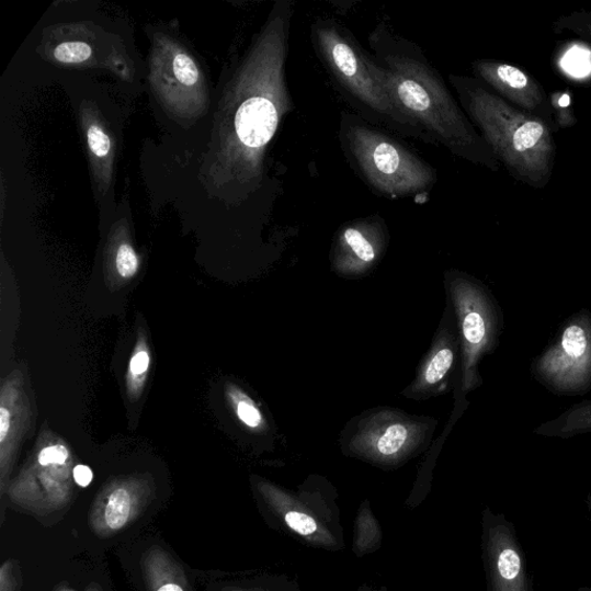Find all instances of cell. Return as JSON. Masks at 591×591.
Masks as SVG:
<instances>
[{
    "mask_svg": "<svg viewBox=\"0 0 591 591\" xmlns=\"http://www.w3.org/2000/svg\"><path fill=\"white\" fill-rule=\"evenodd\" d=\"M364 55L393 104L432 141L441 143L457 158L500 170L491 148L425 60L399 49L378 52L375 57Z\"/></svg>",
    "mask_w": 591,
    "mask_h": 591,
    "instance_id": "6da1fadb",
    "label": "cell"
},
{
    "mask_svg": "<svg viewBox=\"0 0 591 591\" xmlns=\"http://www.w3.org/2000/svg\"><path fill=\"white\" fill-rule=\"evenodd\" d=\"M451 81L468 118L511 177L536 190L549 185L557 159L550 126L520 111L475 78L451 76Z\"/></svg>",
    "mask_w": 591,
    "mask_h": 591,
    "instance_id": "7a4b0ae2",
    "label": "cell"
},
{
    "mask_svg": "<svg viewBox=\"0 0 591 591\" xmlns=\"http://www.w3.org/2000/svg\"><path fill=\"white\" fill-rule=\"evenodd\" d=\"M345 137L366 182L387 198H407L435 184L436 173L431 166L377 128L350 123Z\"/></svg>",
    "mask_w": 591,
    "mask_h": 591,
    "instance_id": "3957f363",
    "label": "cell"
},
{
    "mask_svg": "<svg viewBox=\"0 0 591 591\" xmlns=\"http://www.w3.org/2000/svg\"><path fill=\"white\" fill-rule=\"evenodd\" d=\"M320 54L344 90L394 128L416 138L423 130L398 111L367 67L364 52L336 24L322 21L316 29Z\"/></svg>",
    "mask_w": 591,
    "mask_h": 591,
    "instance_id": "277c9868",
    "label": "cell"
},
{
    "mask_svg": "<svg viewBox=\"0 0 591 591\" xmlns=\"http://www.w3.org/2000/svg\"><path fill=\"white\" fill-rule=\"evenodd\" d=\"M471 69L475 79L487 89L520 111L542 120L556 135L549 94L532 75L519 65L493 59H477Z\"/></svg>",
    "mask_w": 591,
    "mask_h": 591,
    "instance_id": "5b68a950",
    "label": "cell"
},
{
    "mask_svg": "<svg viewBox=\"0 0 591 591\" xmlns=\"http://www.w3.org/2000/svg\"><path fill=\"white\" fill-rule=\"evenodd\" d=\"M490 527L491 591H535L529 556L514 523L493 516Z\"/></svg>",
    "mask_w": 591,
    "mask_h": 591,
    "instance_id": "8992f818",
    "label": "cell"
},
{
    "mask_svg": "<svg viewBox=\"0 0 591 591\" xmlns=\"http://www.w3.org/2000/svg\"><path fill=\"white\" fill-rule=\"evenodd\" d=\"M19 375L13 374L4 382L0 399V450L3 465L12 458L30 421V401Z\"/></svg>",
    "mask_w": 591,
    "mask_h": 591,
    "instance_id": "52a82bcc",
    "label": "cell"
},
{
    "mask_svg": "<svg viewBox=\"0 0 591 591\" xmlns=\"http://www.w3.org/2000/svg\"><path fill=\"white\" fill-rule=\"evenodd\" d=\"M343 250L363 262L371 264L377 258L379 240L384 237V225L379 216H370L345 226L341 231Z\"/></svg>",
    "mask_w": 591,
    "mask_h": 591,
    "instance_id": "ba28073f",
    "label": "cell"
},
{
    "mask_svg": "<svg viewBox=\"0 0 591 591\" xmlns=\"http://www.w3.org/2000/svg\"><path fill=\"white\" fill-rule=\"evenodd\" d=\"M150 352L146 339L140 337L137 340L135 352L128 363L126 375V386L128 396L139 399L147 380L150 368Z\"/></svg>",
    "mask_w": 591,
    "mask_h": 591,
    "instance_id": "9c48e42d",
    "label": "cell"
},
{
    "mask_svg": "<svg viewBox=\"0 0 591 591\" xmlns=\"http://www.w3.org/2000/svg\"><path fill=\"white\" fill-rule=\"evenodd\" d=\"M556 134L578 124L575 111V96L571 90H557L549 94Z\"/></svg>",
    "mask_w": 591,
    "mask_h": 591,
    "instance_id": "30bf717a",
    "label": "cell"
},
{
    "mask_svg": "<svg viewBox=\"0 0 591 591\" xmlns=\"http://www.w3.org/2000/svg\"><path fill=\"white\" fill-rule=\"evenodd\" d=\"M557 34H572L591 49V11L579 10L559 16L554 23Z\"/></svg>",
    "mask_w": 591,
    "mask_h": 591,
    "instance_id": "8fae6325",
    "label": "cell"
},
{
    "mask_svg": "<svg viewBox=\"0 0 591 591\" xmlns=\"http://www.w3.org/2000/svg\"><path fill=\"white\" fill-rule=\"evenodd\" d=\"M130 512L129 493L120 488L109 497L105 520L112 530H121L126 524Z\"/></svg>",
    "mask_w": 591,
    "mask_h": 591,
    "instance_id": "7c38bea8",
    "label": "cell"
},
{
    "mask_svg": "<svg viewBox=\"0 0 591 591\" xmlns=\"http://www.w3.org/2000/svg\"><path fill=\"white\" fill-rule=\"evenodd\" d=\"M228 396L235 405L238 419L247 427L255 429L262 424V416L253 401L249 399L242 391L235 388L228 390Z\"/></svg>",
    "mask_w": 591,
    "mask_h": 591,
    "instance_id": "4fadbf2b",
    "label": "cell"
},
{
    "mask_svg": "<svg viewBox=\"0 0 591 591\" xmlns=\"http://www.w3.org/2000/svg\"><path fill=\"white\" fill-rule=\"evenodd\" d=\"M115 265L117 274L123 280L134 279L140 269V261L137 252L129 245H122L116 253Z\"/></svg>",
    "mask_w": 591,
    "mask_h": 591,
    "instance_id": "5bb4252c",
    "label": "cell"
},
{
    "mask_svg": "<svg viewBox=\"0 0 591 591\" xmlns=\"http://www.w3.org/2000/svg\"><path fill=\"white\" fill-rule=\"evenodd\" d=\"M54 56L64 64H79L92 56V48L83 42H65L55 49Z\"/></svg>",
    "mask_w": 591,
    "mask_h": 591,
    "instance_id": "9a60e30c",
    "label": "cell"
},
{
    "mask_svg": "<svg viewBox=\"0 0 591 591\" xmlns=\"http://www.w3.org/2000/svg\"><path fill=\"white\" fill-rule=\"evenodd\" d=\"M407 436L408 432L404 425L394 424L379 437L378 451L384 455L396 454L404 447Z\"/></svg>",
    "mask_w": 591,
    "mask_h": 591,
    "instance_id": "2e32d148",
    "label": "cell"
},
{
    "mask_svg": "<svg viewBox=\"0 0 591 591\" xmlns=\"http://www.w3.org/2000/svg\"><path fill=\"white\" fill-rule=\"evenodd\" d=\"M454 355L448 348L442 349L432 359L425 375L429 384L441 382L453 364Z\"/></svg>",
    "mask_w": 591,
    "mask_h": 591,
    "instance_id": "e0dca14e",
    "label": "cell"
},
{
    "mask_svg": "<svg viewBox=\"0 0 591 591\" xmlns=\"http://www.w3.org/2000/svg\"><path fill=\"white\" fill-rule=\"evenodd\" d=\"M561 343L567 355L580 359L587 348V337L583 328L579 326L568 327L562 336Z\"/></svg>",
    "mask_w": 591,
    "mask_h": 591,
    "instance_id": "ac0fdd59",
    "label": "cell"
},
{
    "mask_svg": "<svg viewBox=\"0 0 591 591\" xmlns=\"http://www.w3.org/2000/svg\"><path fill=\"white\" fill-rule=\"evenodd\" d=\"M173 72L174 76L186 86H194L200 80L198 68H196L193 59L184 54L174 57Z\"/></svg>",
    "mask_w": 591,
    "mask_h": 591,
    "instance_id": "d6986e66",
    "label": "cell"
},
{
    "mask_svg": "<svg viewBox=\"0 0 591 591\" xmlns=\"http://www.w3.org/2000/svg\"><path fill=\"white\" fill-rule=\"evenodd\" d=\"M70 452L62 444H53L42 448L38 453V464L43 467L62 466L68 463Z\"/></svg>",
    "mask_w": 591,
    "mask_h": 591,
    "instance_id": "ffe728a7",
    "label": "cell"
},
{
    "mask_svg": "<svg viewBox=\"0 0 591 591\" xmlns=\"http://www.w3.org/2000/svg\"><path fill=\"white\" fill-rule=\"evenodd\" d=\"M464 334L466 340L471 344H478L484 341L486 337L484 318L477 312L467 315L464 321Z\"/></svg>",
    "mask_w": 591,
    "mask_h": 591,
    "instance_id": "44dd1931",
    "label": "cell"
},
{
    "mask_svg": "<svg viewBox=\"0 0 591 591\" xmlns=\"http://www.w3.org/2000/svg\"><path fill=\"white\" fill-rule=\"evenodd\" d=\"M87 139H89L90 148L94 156L98 158H105L111 151V139L104 134V130L99 126H91L89 133H87Z\"/></svg>",
    "mask_w": 591,
    "mask_h": 591,
    "instance_id": "7402d4cb",
    "label": "cell"
},
{
    "mask_svg": "<svg viewBox=\"0 0 591 591\" xmlns=\"http://www.w3.org/2000/svg\"><path fill=\"white\" fill-rule=\"evenodd\" d=\"M286 521L292 530L300 535L308 536L316 532V521L305 514L292 512L287 514Z\"/></svg>",
    "mask_w": 591,
    "mask_h": 591,
    "instance_id": "603a6c76",
    "label": "cell"
},
{
    "mask_svg": "<svg viewBox=\"0 0 591 591\" xmlns=\"http://www.w3.org/2000/svg\"><path fill=\"white\" fill-rule=\"evenodd\" d=\"M73 477L79 487L86 488L92 484L94 476L90 467L79 465L73 469Z\"/></svg>",
    "mask_w": 591,
    "mask_h": 591,
    "instance_id": "cb8c5ba5",
    "label": "cell"
},
{
    "mask_svg": "<svg viewBox=\"0 0 591 591\" xmlns=\"http://www.w3.org/2000/svg\"><path fill=\"white\" fill-rule=\"evenodd\" d=\"M158 591H183V589L178 584H166Z\"/></svg>",
    "mask_w": 591,
    "mask_h": 591,
    "instance_id": "d4e9b609",
    "label": "cell"
},
{
    "mask_svg": "<svg viewBox=\"0 0 591 591\" xmlns=\"http://www.w3.org/2000/svg\"><path fill=\"white\" fill-rule=\"evenodd\" d=\"M588 511H589V520H590V523H591V497L588 499Z\"/></svg>",
    "mask_w": 591,
    "mask_h": 591,
    "instance_id": "484cf974",
    "label": "cell"
},
{
    "mask_svg": "<svg viewBox=\"0 0 591 591\" xmlns=\"http://www.w3.org/2000/svg\"><path fill=\"white\" fill-rule=\"evenodd\" d=\"M576 591H591V587H580Z\"/></svg>",
    "mask_w": 591,
    "mask_h": 591,
    "instance_id": "4316f807",
    "label": "cell"
}]
</instances>
